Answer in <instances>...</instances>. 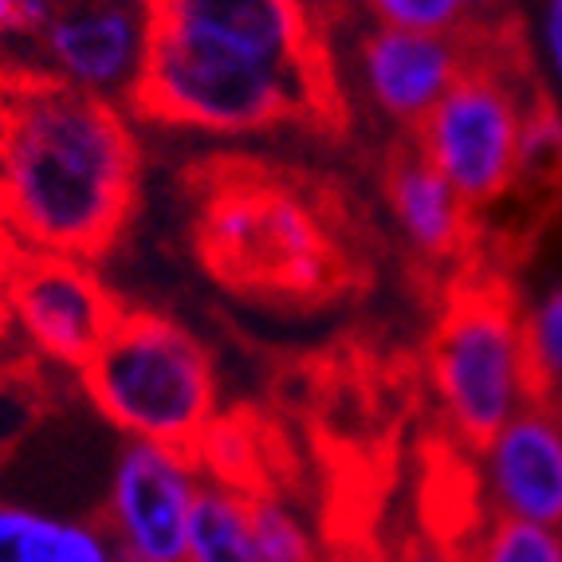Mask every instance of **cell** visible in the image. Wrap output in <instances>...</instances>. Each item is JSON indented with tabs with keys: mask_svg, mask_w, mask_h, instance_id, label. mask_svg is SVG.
<instances>
[{
	"mask_svg": "<svg viewBox=\"0 0 562 562\" xmlns=\"http://www.w3.org/2000/svg\"><path fill=\"white\" fill-rule=\"evenodd\" d=\"M138 189L131 106L0 64V205L24 252L94 263L126 233Z\"/></svg>",
	"mask_w": 562,
	"mask_h": 562,
	"instance_id": "1",
	"label": "cell"
},
{
	"mask_svg": "<svg viewBox=\"0 0 562 562\" xmlns=\"http://www.w3.org/2000/svg\"><path fill=\"white\" fill-rule=\"evenodd\" d=\"M193 252L221 288L256 303L307 307L347 280L342 240L307 189L252 166H213L201 181Z\"/></svg>",
	"mask_w": 562,
	"mask_h": 562,
	"instance_id": "2",
	"label": "cell"
},
{
	"mask_svg": "<svg viewBox=\"0 0 562 562\" xmlns=\"http://www.w3.org/2000/svg\"><path fill=\"white\" fill-rule=\"evenodd\" d=\"M87 402L126 441L189 449L221 417L213 350L161 311H126L79 370Z\"/></svg>",
	"mask_w": 562,
	"mask_h": 562,
	"instance_id": "3",
	"label": "cell"
},
{
	"mask_svg": "<svg viewBox=\"0 0 562 562\" xmlns=\"http://www.w3.org/2000/svg\"><path fill=\"white\" fill-rule=\"evenodd\" d=\"M126 106L134 119L178 126V131L248 138L288 122L330 114L335 79L330 71L256 64V59L221 56L205 47L150 36L146 67Z\"/></svg>",
	"mask_w": 562,
	"mask_h": 562,
	"instance_id": "4",
	"label": "cell"
},
{
	"mask_svg": "<svg viewBox=\"0 0 562 562\" xmlns=\"http://www.w3.org/2000/svg\"><path fill=\"white\" fill-rule=\"evenodd\" d=\"M441 422L464 445H484L539 394L524 311L499 283H464L445 303L429 350Z\"/></svg>",
	"mask_w": 562,
	"mask_h": 562,
	"instance_id": "5",
	"label": "cell"
},
{
	"mask_svg": "<svg viewBox=\"0 0 562 562\" xmlns=\"http://www.w3.org/2000/svg\"><path fill=\"white\" fill-rule=\"evenodd\" d=\"M531 99L499 59H472L429 119L417 126V150L445 173L464 205L492 209L519 186V146Z\"/></svg>",
	"mask_w": 562,
	"mask_h": 562,
	"instance_id": "6",
	"label": "cell"
},
{
	"mask_svg": "<svg viewBox=\"0 0 562 562\" xmlns=\"http://www.w3.org/2000/svg\"><path fill=\"white\" fill-rule=\"evenodd\" d=\"M201 487L205 472L189 449L122 441L103 496V527L122 562H186Z\"/></svg>",
	"mask_w": 562,
	"mask_h": 562,
	"instance_id": "7",
	"label": "cell"
},
{
	"mask_svg": "<svg viewBox=\"0 0 562 562\" xmlns=\"http://www.w3.org/2000/svg\"><path fill=\"white\" fill-rule=\"evenodd\" d=\"M12 323L44 362L83 370L119 323L122 303L111 295L91 260L76 256H29L0 288Z\"/></svg>",
	"mask_w": 562,
	"mask_h": 562,
	"instance_id": "8",
	"label": "cell"
},
{
	"mask_svg": "<svg viewBox=\"0 0 562 562\" xmlns=\"http://www.w3.org/2000/svg\"><path fill=\"white\" fill-rule=\"evenodd\" d=\"M150 36L256 64L330 71L319 20L303 0H146Z\"/></svg>",
	"mask_w": 562,
	"mask_h": 562,
	"instance_id": "9",
	"label": "cell"
},
{
	"mask_svg": "<svg viewBox=\"0 0 562 562\" xmlns=\"http://www.w3.org/2000/svg\"><path fill=\"white\" fill-rule=\"evenodd\" d=\"M47 76L99 99L126 103L150 52L146 0H59V12L36 40Z\"/></svg>",
	"mask_w": 562,
	"mask_h": 562,
	"instance_id": "10",
	"label": "cell"
},
{
	"mask_svg": "<svg viewBox=\"0 0 562 562\" xmlns=\"http://www.w3.org/2000/svg\"><path fill=\"white\" fill-rule=\"evenodd\" d=\"M350 64L366 103L385 122L417 131L472 67V40L370 24L358 36Z\"/></svg>",
	"mask_w": 562,
	"mask_h": 562,
	"instance_id": "11",
	"label": "cell"
},
{
	"mask_svg": "<svg viewBox=\"0 0 562 562\" xmlns=\"http://www.w3.org/2000/svg\"><path fill=\"white\" fill-rule=\"evenodd\" d=\"M480 487L496 519L562 531V409L535 397L480 445Z\"/></svg>",
	"mask_w": 562,
	"mask_h": 562,
	"instance_id": "12",
	"label": "cell"
},
{
	"mask_svg": "<svg viewBox=\"0 0 562 562\" xmlns=\"http://www.w3.org/2000/svg\"><path fill=\"white\" fill-rule=\"evenodd\" d=\"M385 205H390L394 225L402 228L405 244L425 260L445 263L469 244L472 209L445 181L441 169L422 158V150H402L390 161Z\"/></svg>",
	"mask_w": 562,
	"mask_h": 562,
	"instance_id": "13",
	"label": "cell"
},
{
	"mask_svg": "<svg viewBox=\"0 0 562 562\" xmlns=\"http://www.w3.org/2000/svg\"><path fill=\"white\" fill-rule=\"evenodd\" d=\"M0 562H122L103 519L0 499Z\"/></svg>",
	"mask_w": 562,
	"mask_h": 562,
	"instance_id": "14",
	"label": "cell"
},
{
	"mask_svg": "<svg viewBox=\"0 0 562 562\" xmlns=\"http://www.w3.org/2000/svg\"><path fill=\"white\" fill-rule=\"evenodd\" d=\"M186 562H256L252 492L205 480L189 524Z\"/></svg>",
	"mask_w": 562,
	"mask_h": 562,
	"instance_id": "15",
	"label": "cell"
},
{
	"mask_svg": "<svg viewBox=\"0 0 562 562\" xmlns=\"http://www.w3.org/2000/svg\"><path fill=\"white\" fill-rule=\"evenodd\" d=\"M263 432L248 413H221L201 441L193 445V460L205 472V480L225 487H240V492H268L263 487Z\"/></svg>",
	"mask_w": 562,
	"mask_h": 562,
	"instance_id": "16",
	"label": "cell"
},
{
	"mask_svg": "<svg viewBox=\"0 0 562 562\" xmlns=\"http://www.w3.org/2000/svg\"><path fill=\"white\" fill-rule=\"evenodd\" d=\"M374 24L413 32H441V36H469L492 20L499 0H358Z\"/></svg>",
	"mask_w": 562,
	"mask_h": 562,
	"instance_id": "17",
	"label": "cell"
},
{
	"mask_svg": "<svg viewBox=\"0 0 562 562\" xmlns=\"http://www.w3.org/2000/svg\"><path fill=\"white\" fill-rule=\"evenodd\" d=\"M252 539L256 562H319L315 543H311V527L276 492L252 496Z\"/></svg>",
	"mask_w": 562,
	"mask_h": 562,
	"instance_id": "18",
	"label": "cell"
},
{
	"mask_svg": "<svg viewBox=\"0 0 562 562\" xmlns=\"http://www.w3.org/2000/svg\"><path fill=\"white\" fill-rule=\"evenodd\" d=\"M524 335L539 394L562 390V280L524 311Z\"/></svg>",
	"mask_w": 562,
	"mask_h": 562,
	"instance_id": "19",
	"label": "cell"
},
{
	"mask_svg": "<svg viewBox=\"0 0 562 562\" xmlns=\"http://www.w3.org/2000/svg\"><path fill=\"white\" fill-rule=\"evenodd\" d=\"M469 562H562V531L519 519H492Z\"/></svg>",
	"mask_w": 562,
	"mask_h": 562,
	"instance_id": "20",
	"label": "cell"
},
{
	"mask_svg": "<svg viewBox=\"0 0 562 562\" xmlns=\"http://www.w3.org/2000/svg\"><path fill=\"white\" fill-rule=\"evenodd\" d=\"M562 173V119L551 106L535 103L524 122V146H519V181L524 178H559Z\"/></svg>",
	"mask_w": 562,
	"mask_h": 562,
	"instance_id": "21",
	"label": "cell"
},
{
	"mask_svg": "<svg viewBox=\"0 0 562 562\" xmlns=\"http://www.w3.org/2000/svg\"><path fill=\"white\" fill-rule=\"evenodd\" d=\"M56 12L59 0H0V40L36 44Z\"/></svg>",
	"mask_w": 562,
	"mask_h": 562,
	"instance_id": "22",
	"label": "cell"
},
{
	"mask_svg": "<svg viewBox=\"0 0 562 562\" xmlns=\"http://www.w3.org/2000/svg\"><path fill=\"white\" fill-rule=\"evenodd\" d=\"M539 47H543V59L551 67L554 83L562 87V0H543V12H539Z\"/></svg>",
	"mask_w": 562,
	"mask_h": 562,
	"instance_id": "23",
	"label": "cell"
},
{
	"mask_svg": "<svg viewBox=\"0 0 562 562\" xmlns=\"http://www.w3.org/2000/svg\"><path fill=\"white\" fill-rule=\"evenodd\" d=\"M20 260H24V248H20L16 233H12L9 213H4V205H0V288L9 283L12 268H16Z\"/></svg>",
	"mask_w": 562,
	"mask_h": 562,
	"instance_id": "24",
	"label": "cell"
},
{
	"mask_svg": "<svg viewBox=\"0 0 562 562\" xmlns=\"http://www.w3.org/2000/svg\"><path fill=\"white\" fill-rule=\"evenodd\" d=\"M413 562H449V559H445L441 551H422V554H417V559H413Z\"/></svg>",
	"mask_w": 562,
	"mask_h": 562,
	"instance_id": "25",
	"label": "cell"
},
{
	"mask_svg": "<svg viewBox=\"0 0 562 562\" xmlns=\"http://www.w3.org/2000/svg\"><path fill=\"white\" fill-rule=\"evenodd\" d=\"M303 4H307V9L315 12V9H323V4H335V0H303Z\"/></svg>",
	"mask_w": 562,
	"mask_h": 562,
	"instance_id": "26",
	"label": "cell"
}]
</instances>
